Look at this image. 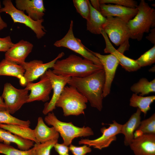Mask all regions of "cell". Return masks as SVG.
<instances>
[{
  "label": "cell",
  "instance_id": "83f0119b",
  "mask_svg": "<svg viewBox=\"0 0 155 155\" xmlns=\"http://www.w3.org/2000/svg\"><path fill=\"white\" fill-rule=\"evenodd\" d=\"M35 147L27 150L17 149L13 146L0 143V154L5 155H35Z\"/></svg>",
  "mask_w": 155,
  "mask_h": 155
},
{
  "label": "cell",
  "instance_id": "d4e9b609",
  "mask_svg": "<svg viewBox=\"0 0 155 155\" xmlns=\"http://www.w3.org/2000/svg\"><path fill=\"white\" fill-rule=\"evenodd\" d=\"M0 128L22 138L33 141L36 144L40 143L36 139L34 129L29 127L17 124H0Z\"/></svg>",
  "mask_w": 155,
  "mask_h": 155
},
{
  "label": "cell",
  "instance_id": "7c38bea8",
  "mask_svg": "<svg viewBox=\"0 0 155 155\" xmlns=\"http://www.w3.org/2000/svg\"><path fill=\"white\" fill-rule=\"evenodd\" d=\"M40 78L38 82H28L26 85L25 88L30 91L27 103L35 101L45 102L49 100V95L52 90L50 80L45 73Z\"/></svg>",
  "mask_w": 155,
  "mask_h": 155
},
{
  "label": "cell",
  "instance_id": "60d3db41",
  "mask_svg": "<svg viewBox=\"0 0 155 155\" xmlns=\"http://www.w3.org/2000/svg\"><path fill=\"white\" fill-rule=\"evenodd\" d=\"M1 8V1H0V10ZM7 27V24L2 19L0 14V31Z\"/></svg>",
  "mask_w": 155,
  "mask_h": 155
},
{
  "label": "cell",
  "instance_id": "4316f807",
  "mask_svg": "<svg viewBox=\"0 0 155 155\" xmlns=\"http://www.w3.org/2000/svg\"><path fill=\"white\" fill-rule=\"evenodd\" d=\"M131 90L135 94H139L143 96L151 92H155V80L149 82L146 78H142L131 87Z\"/></svg>",
  "mask_w": 155,
  "mask_h": 155
},
{
  "label": "cell",
  "instance_id": "1f68e13d",
  "mask_svg": "<svg viewBox=\"0 0 155 155\" xmlns=\"http://www.w3.org/2000/svg\"><path fill=\"white\" fill-rule=\"evenodd\" d=\"M58 140H53L43 143L35 144V155H50L51 151Z\"/></svg>",
  "mask_w": 155,
  "mask_h": 155
},
{
  "label": "cell",
  "instance_id": "d590c367",
  "mask_svg": "<svg viewBox=\"0 0 155 155\" xmlns=\"http://www.w3.org/2000/svg\"><path fill=\"white\" fill-rule=\"evenodd\" d=\"M10 36L0 37V52H6L14 44Z\"/></svg>",
  "mask_w": 155,
  "mask_h": 155
},
{
  "label": "cell",
  "instance_id": "f35d334b",
  "mask_svg": "<svg viewBox=\"0 0 155 155\" xmlns=\"http://www.w3.org/2000/svg\"><path fill=\"white\" fill-rule=\"evenodd\" d=\"M150 31V33L146 38L152 43L155 44V28H152Z\"/></svg>",
  "mask_w": 155,
  "mask_h": 155
},
{
  "label": "cell",
  "instance_id": "e0dca14e",
  "mask_svg": "<svg viewBox=\"0 0 155 155\" xmlns=\"http://www.w3.org/2000/svg\"><path fill=\"white\" fill-rule=\"evenodd\" d=\"M33 44L26 40H21L14 44L5 54V58L21 65L31 52Z\"/></svg>",
  "mask_w": 155,
  "mask_h": 155
},
{
  "label": "cell",
  "instance_id": "5b68a950",
  "mask_svg": "<svg viewBox=\"0 0 155 155\" xmlns=\"http://www.w3.org/2000/svg\"><path fill=\"white\" fill-rule=\"evenodd\" d=\"M45 122L53 127L62 137L63 144L68 146L72 140L79 137H86L93 135L92 129L88 127H80L74 125L71 122L67 123L59 120L53 113H49L44 118Z\"/></svg>",
  "mask_w": 155,
  "mask_h": 155
},
{
  "label": "cell",
  "instance_id": "8fae6325",
  "mask_svg": "<svg viewBox=\"0 0 155 155\" xmlns=\"http://www.w3.org/2000/svg\"><path fill=\"white\" fill-rule=\"evenodd\" d=\"M64 55V53L61 52L53 60L46 63L37 60L24 63L21 65L25 70L24 78L25 86L28 82H32L40 78L49 68H52L56 61Z\"/></svg>",
  "mask_w": 155,
  "mask_h": 155
},
{
  "label": "cell",
  "instance_id": "277c9868",
  "mask_svg": "<svg viewBox=\"0 0 155 155\" xmlns=\"http://www.w3.org/2000/svg\"><path fill=\"white\" fill-rule=\"evenodd\" d=\"M88 100L74 87L65 86L55 104L61 108L63 115L78 116L84 114Z\"/></svg>",
  "mask_w": 155,
  "mask_h": 155
},
{
  "label": "cell",
  "instance_id": "d6986e66",
  "mask_svg": "<svg viewBox=\"0 0 155 155\" xmlns=\"http://www.w3.org/2000/svg\"><path fill=\"white\" fill-rule=\"evenodd\" d=\"M101 34L104 38L106 44L104 52L110 53L114 55L118 60L119 63L126 71L129 72L136 71L141 67L136 63L135 60L125 56L118 52L113 46L105 32L101 30Z\"/></svg>",
  "mask_w": 155,
  "mask_h": 155
},
{
  "label": "cell",
  "instance_id": "4fadbf2b",
  "mask_svg": "<svg viewBox=\"0 0 155 155\" xmlns=\"http://www.w3.org/2000/svg\"><path fill=\"white\" fill-rule=\"evenodd\" d=\"M91 52L99 59L104 71L105 82L103 96L104 97H105L110 93L112 83L117 67L119 64V62L117 58L113 54L104 55L91 51Z\"/></svg>",
  "mask_w": 155,
  "mask_h": 155
},
{
  "label": "cell",
  "instance_id": "ab89813d",
  "mask_svg": "<svg viewBox=\"0 0 155 155\" xmlns=\"http://www.w3.org/2000/svg\"><path fill=\"white\" fill-rule=\"evenodd\" d=\"M92 7L96 10L100 11V5L99 0H90V2Z\"/></svg>",
  "mask_w": 155,
  "mask_h": 155
},
{
  "label": "cell",
  "instance_id": "9a60e30c",
  "mask_svg": "<svg viewBox=\"0 0 155 155\" xmlns=\"http://www.w3.org/2000/svg\"><path fill=\"white\" fill-rule=\"evenodd\" d=\"M129 146L135 155H155V134L135 137Z\"/></svg>",
  "mask_w": 155,
  "mask_h": 155
},
{
  "label": "cell",
  "instance_id": "52a82bcc",
  "mask_svg": "<svg viewBox=\"0 0 155 155\" xmlns=\"http://www.w3.org/2000/svg\"><path fill=\"white\" fill-rule=\"evenodd\" d=\"M73 22L71 21L69 29L61 39L56 41L54 45L57 47H64L79 54L84 58L92 61L95 64L102 66L99 59L82 43L81 40L75 37L73 31Z\"/></svg>",
  "mask_w": 155,
  "mask_h": 155
},
{
  "label": "cell",
  "instance_id": "b9f144b4",
  "mask_svg": "<svg viewBox=\"0 0 155 155\" xmlns=\"http://www.w3.org/2000/svg\"><path fill=\"white\" fill-rule=\"evenodd\" d=\"M7 111L5 104L3 101V99L1 96H0V111Z\"/></svg>",
  "mask_w": 155,
  "mask_h": 155
},
{
  "label": "cell",
  "instance_id": "cb8c5ba5",
  "mask_svg": "<svg viewBox=\"0 0 155 155\" xmlns=\"http://www.w3.org/2000/svg\"><path fill=\"white\" fill-rule=\"evenodd\" d=\"M10 145L11 143L15 144L20 150H27L33 147L34 142L22 138L13 134L5 129L0 128V142Z\"/></svg>",
  "mask_w": 155,
  "mask_h": 155
},
{
  "label": "cell",
  "instance_id": "836d02e7",
  "mask_svg": "<svg viewBox=\"0 0 155 155\" xmlns=\"http://www.w3.org/2000/svg\"><path fill=\"white\" fill-rule=\"evenodd\" d=\"M100 4L112 3L127 7L134 8L138 6L137 2L133 0H100Z\"/></svg>",
  "mask_w": 155,
  "mask_h": 155
},
{
  "label": "cell",
  "instance_id": "4dcf8cb0",
  "mask_svg": "<svg viewBox=\"0 0 155 155\" xmlns=\"http://www.w3.org/2000/svg\"><path fill=\"white\" fill-rule=\"evenodd\" d=\"M140 67L150 65L155 62V44L135 60Z\"/></svg>",
  "mask_w": 155,
  "mask_h": 155
},
{
  "label": "cell",
  "instance_id": "ba28073f",
  "mask_svg": "<svg viewBox=\"0 0 155 155\" xmlns=\"http://www.w3.org/2000/svg\"><path fill=\"white\" fill-rule=\"evenodd\" d=\"M102 29L111 41L115 45L118 46L130 38L127 23L121 19L115 17L109 16Z\"/></svg>",
  "mask_w": 155,
  "mask_h": 155
},
{
  "label": "cell",
  "instance_id": "30bf717a",
  "mask_svg": "<svg viewBox=\"0 0 155 155\" xmlns=\"http://www.w3.org/2000/svg\"><path fill=\"white\" fill-rule=\"evenodd\" d=\"M109 124L108 127H103L100 129L102 135L97 139L93 140L82 139L79 141L80 144H84L89 147L99 150L108 147L111 142L116 140V135L120 133L122 125L117 123L115 121Z\"/></svg>",
  "mask_w": 155,
  "mask_h": 155
},
{
  "label": "cell",
  "instance_id": "d6a6232c",
  "mask_svg": "<svg viewBox=\"0 0 155 155\" xmlns=\"http://www.w3.org/2000/svg\"><path fill=\"white\" fill-rule=\"evenodd\" d=\"M89 0H73V2L77 12L84 18L87 19L90 13Z\"/></svg>",
  "mask_w": 155,
  "mask_h": 155
},
{
  "label": "cell",
  "instance_id": "f546056e",
  "mask_svg": "<svg viewBox=\"0 0 155 155\" xmlns=\"http://www.w3.org/2000/svg\"><path fill=\"white\" fill-rule=\"evenodd\" d=\"M143 134H155V114L141 121L140 125L136 130Z\"/></svg>",
  "mask_w": 155,
  "mask_h": 155
},
{
  "label": "cell",
  "instance_id": "5bb4252c",
  "mask_svg": "<svg viewBox=\"0 0 155 155\" xmlns=\"http://www.w3.org/2000/svg\"><path fill=\"white\" fill-rule=\"evenodd\" d=\"M45 73L50 80L53 90V96L51 100L49 102L45 104L42 111L43 114L46 115L55 109L56 103L64 87L71 77L57 75L50 69L48 70Z\"/></svg>",
  "mask_w": 155,
  "mask_h": 155
},
{
  "label": "cell",
  "instance_id": "6da1fadb",
  "mask_svg": "<svg viewBox=\"0 0 155 155\" xmlns=\"http://www.w3.org/2000/svg\"><path fill=\"white\" fill-rule=\"evenodd\" d=\"M105 82L103 69L85 77H71L67 84L75 87L89 102L92 107L101 111Z\"/></svg>",
  "mask_w": 155,
  "mask_h": 155
},
{
  "label": "cell",
  "instance_id": "9c48e42d",
  "mask_svg": "<svg viewBox=\"0 0 155 155\" xmlns=\"http://www.w3.org/2000/svg\"><path fill=\"white\" fill-rule=\"evenodd\" d=\"M28 91L25 88L18 89L10 83H5L1 96L4 100L7 111L11 114H13L27 103Z\"/></svg>",
  "mask_w": 155,
  "mask_h": 155
},
{
  "label": "cell",
  "instance_id": "ffe728a7",
  "mask_svg": "<svg viewBox=\"0 0 155 155\" xmlns=\"http://www.w3.org/2000/svg\"><path fill=\"white\" fill-rule=\"evenodd\" d=\"M34 130L36 139L40 143L58 140L59 137V133L56 129L53 126L51 127H48L40 117L38 119L37 125Z\"/></svg>",
  "mask_w": 155,
  "mask_h": 155
},
{
  "label": "cell",
  "instance_id": "7402d4cb",
  "mask_svg": "<svg viewBox=\"0 0 155 155\" xmlns=\"http://www.w3.org/2000/svg\"><path fill=\"white\" fill-rule=\"evenodd\" d=\"M25 70L23 66L5 58L0 62V76L16 77L19 80L20 85L25 86L24 78Z\"/></svg>",
  "mask_w": 155,
  "mask_h": 155
},
{
  "label": "cell",
  "instance_id": "e575fe53",
  "mask_svg": "<svg viewBox=\"0 0 155 155\" xmlns=\"http://www.w3.org/2000/svg\"><path fill=\"white\" fill-rule=\"evenodd\" d=\"M69 145V150L73 155H85L92 151L91 148L86 145L81 146H77L71 144Z\"/></svg>",
  "mask_w": 155,
  "mask_h": 155
},
{
  "label": "cell",
  "instance_id": "74e56055",
  "mask_svg": "<svg viewBox=\"0 0 155 155\" xmlns=\"http://www.w3.org/2000/svg\"><path fill=\"white\" fill-rule=\"evenodd\" d=\"M129 40L121 44L117 50L121 53L123 54L125 51L129 50Z\"/></svg>",
  "mask_w": 155,
  "mask_h": 155
},
{
  "label": "cell",
  "instance_id": "7a4b0ae2",
  "mask_svg": "<svg viewBox=\"0 0 155 155\" xmlns=\"http://www.w3.org/2000/svg\"><path fill=\"white\" fill-rule=\"evenodd\" d=\"M52 68V72L57 75L76 78L85 77L103 69L89 60L72 54L57 60Z\"/></svg>",
  "mask_w": 155,
  "mask_h": 155
},
{
  "label": "cell",
  "instance_id": "ac0fdd59",
  "mask_svg": "<svg viewBox=\"0 0 155 155\" xmlns=\"http://www.w3.org/2000/svg\"><path fill=\"white\" fill-rule=\"evenodd\" d=\"M16 7L18 10L25 11L28 15L35 21L42 19L45 9L42 0H16Z\"/></svg>",
  "mask_w": 155,
  "mask_h": 155
},
{
  "label": "cell",
  "instance_id": "484cf974",
  "mask_svg": "<svg viewBox=\"0 0 155 155\" xmlns=\"http://www.w3.org/2000/svg\"><path fill=\"white\" fill-rule=\"evenodd\" d=\"M155 100L154 95L144 97L133 94L130 99V105L139 108L145 115L150 109V105Z\"/></svg>",
  "mask_w": 155,
  "mask_h": 155
},
{
  "label": "cell",
  "instance_id": "8d00e7d4",
  "mask_svg": "<svg viewBox=\"0 0 155 155\" xmlns=\"http://www.w3.org/2000/svg\"><path fill=\"white\" fill-rule=\"evenodd\" d=\"M53 147L59 155H69V147L63 143L60 144L57 143Z\"/></svg>",
  "mask_w": 155,
  "mask_h": 155
},
{
  "label": "cell",
  "instance_id": "8992f818",
  "mask_svg": "<svg viewBox=\"0 0 155 155\" xmlns=\"http://www.w3.org/2000/svg\"><path fill=\"white\" fill-rule=\"evenodd\" d=\"M3 4L4 7L1 8V13L5 12L9 14L14 23L22 24L29 28L38 39L42 38L46 34V31L42 25L43 19L37 21L33 20L23 11L17 9L10 0L3 1Z\"/></svg>",
  "mask_w": 155,
  "mask_h": 155
},
{
  "label": "cell",
  "instance_id": "f1b7e54d",
  "mask_svg": "<svg viewBox=\"0 0 155 155\" xmlns=\"http://www.w3.org/2000/svg\"><path fill=\"white\" fill-rule=\"evenodd\" d=\"M17 124L29 127L30 122L29 120L24 121L17 118L7 111H0V124Z\"/></svg>",
  "mask_w": 155,
  "mask_h": 155
},
{
  "label": "cell",
  "instance_id": "44dd1931",
  "mask_svg": "<svg viewBox=\"0 0 155 155\" xmlns=\"http://www.w3.org/2000/svg\"><path fill=\"white\" fill-rule=\"evenodd\" d=\"M141 113L140 110L137 108L136 112L125 124L122 125L120 133L124 135V144L126 146H129L134 138V132L138 127L141 121Z\"/></svg>",
  "mask_w": 155,
  "mask_h": 155
},
{
  "label": "cell",
  "instance_id": "3957f363",
  "mask_svg": "<svg viewBox=\"0 0 155 155\" xmlns=\"http://www.w3.org/2000/svg\"><path fill=\"white\" fill-rule=\"evenodd\" d=\"M137 8V12L127 25L130 38L141 40L144 34L148 33L150 28H155V10L144 0H141Z\"/></svg>",
  "mask_w": 155,
  "mask_h": 155
},
{
  "label": "cell",
  "instance_id": "2e32d148",
  "mask_svg": "<svg viewBox=\"0 0 155 155\" xmlns=\"http://www.w3.org/2000/svg\"><path fill=\"white\" fill-rule=\"evenodd\" d=\"M137 11V7L132 8L111 4H101L100 5L99 12L104 17H117L127 23L134 17Z\"/></svg>",
  "mask_w": 155,
  "mask_h": 155
},
{
  "label": "cell",
  "instance_id": "603a6c76",
  "mask_svg": "<svg viewBox=\"0 0 155 155\" xmlns=\"http://www.w3.org/2000/svg\"><path fill=\"white\" fill-rule=\"evenodd\" d=\"M90 13L86 20L87 30L93 34H101V30L106 21V18L94 8L89 1Z\"/></svg>",
  "mask_w": 155,
  "mask_h": 155
}]
</instances>
